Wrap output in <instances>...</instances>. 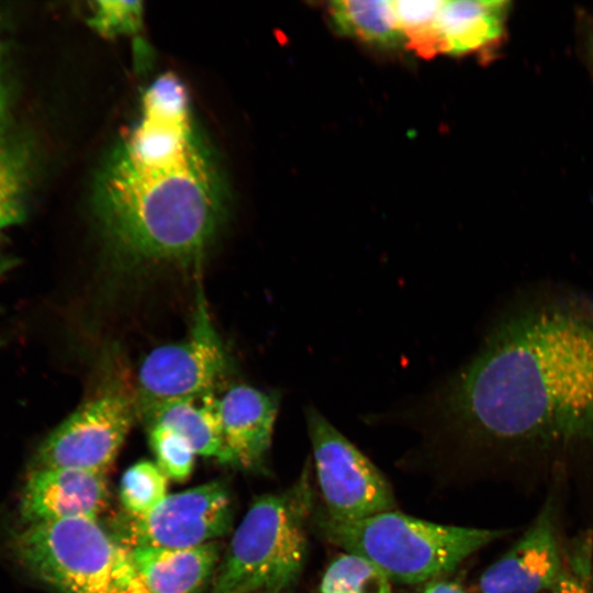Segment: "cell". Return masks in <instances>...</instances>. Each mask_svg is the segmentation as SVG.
<instances>
[{
  "label": "cell",
  "instance_id": "9a60e30c",
  "mask_svg": "<svg viewBox=\"0 0 593 593\" xmlns=\"http://www.w3.org/2000/svg\"><path fill=\"white\" fill-rule=\"evenodd\" d=\"M147 426L159 425L183 437L197 455L227 463L217 398L214 393L163 403L141 417Z\"/></svg>",
  "mask_w": 593,
  "mask_h": 593
},
{
  "label": "cell",
  "instance_id": "ba28073f",
  "mask_svg": "<svg viewBox=\"0 0 593 593\" xmlns=\"http://www.w3.org/2000/svg\"><path fill=\"white\" fill-rule=\"evenodd\" d=\"M226 368L223 344L199 287L189 335L180 343L153 349L139 366L135 384L138 417L168 401L212 393Z\"/></svg>",
  "mask_w": 593,
  "mask_h": 593
},
{
  "label": "cell",
  "instance_id": "4fadbf2b",
  "mask_svg": "<svg viewBox=\"0 0 593 593\" xmlns=\"http://www.w3.org/2000/svg\"><path fill=\"white\" fill-rule=\"evenodd\" d=\"M133 569L150 593H201L221 559L217 541L190 548L127 549Z\"/></svg>",
  "mask_w": 593,
  "mask_h": 593
},
{
  "label": "cell",
  "instance_id": "2e32d148",
  "mask_svg": "<svg viewBox=\"0 0 593 593\" xmlns=\"http://www.w3.org/2000/svg\"><path fill=\"white\" fill-rule=\"evenodd\" d=\"M326 11L339 35L385 51L405 47L392 1L336 0L327 3Z\"/></svg>",
  "mask_w": 593,
  "mask_h": 593
},
{
  "label": "cell",
  "instance_id": "603a6c76",
  "mask_svg": "<svg viewBox=\"0 0 593 593\" xmlns=\"http://www.w3.org/2000/svg\"><path fill=\"white\" fill-rule=\"evenodd\" d=\"M549 593H593L592 545L589 540L573 550Z\"/></svg>",
  "mask_w": 593,
  "mask_h": 593
},
{
  "label": "cell",
  "instance_id": "44dd1931",
  "mask_svg": "<svg viewBox=\"0 0 593 593\" xmlns=\"http://www.w3.org/2000/svg\"><path fill=\"white\" fill-rule=\"evenodd\" d=\"M157 466L174 481H186L194 467L195 452L176 432L159 425L147 426Z\"/></svg>",
  "mask_w": 593,
  "mask_h": 593
},
{
  "label": "cell",
  "instance_id": "e0dca14e",
  "mask_svg": "<svg viewBox=\"0 0 593 593\" xmlns=\"http://www.w3.org/2000/svg\"><path fill=\"white\" fill-rule=\"evenodd\" d=\"M34 176L32 147L11 136L0 148V232L25 219Z\"/></svg>",
  "mask_w": 593,
  "mask_h": 593
},
{
  "label": "cell",
  "instance_id": "d6986e66",
  "mask_svg": "<svg viewBox=\"0 0 593 593\" xmlns=\"http://www.w3.org/2000/svg\"><path fill=\"white\" fill-rule=\"evenodd\" d=\"M444 1H392L405 47L423 57L440 53L438 15Z\"/></svg>",
  "mask_w": 593,
  "mask_h": 593
},
{
  "label": "cell",
  "instance_id": "6da1fadb",
  "mask_svg": "<svg viewBox=\"0 0 593 593\" xmlns=\"http://www.w3.org/2000/svg\"><path fill=\"white\" fill-rule=\"evenodd\" d=\"M404 413L412 455L452 483L491 452L593 439V300L536 299L507 310L474 356Z\"/></svg>",
  "mask_w": 593,
  "mask_h": 593
},
{
  "label": "cell",
  "instance_id": "8992f818",
  "mask_svg": "<svg viewBox=\"0 0 593 593\" xmlns=\"http://www.w3.org/2000/svg\"><path fill=\"white\" fill-rule=\"evenodd\" d=\"M136 417L135 385L121 366L108 365L92 394L40 444L31 468H75L104 473Z\"/></svg>",
  "mask_w": 593,
  "mask_h": 593
},
{
  "label": "cell",
  "instance_id": "277c9868",
  "mask_svg": "<svg viewBox=\"0 0 593 593\" xmlns=\"http://www.w3.org/2000/svg\"><path fill=\"white\" fill-rule=\"evenodd\" d=\"M312 527L327 542L368 562L391 583L441 579L505 530L445 525L398 511L337 521L314 510Z\"/></svg>",
  "mask_w": 593,
  "mask_h": 593
},
{
  "label": "cell",
  "instance_id": "9c48e42d",
  "mask_svg": "<svg viewBox=\"0 0 593 593\" xmlns=\"http://www.w3.org/2000/svg\"><path fill=\"white\" fill-rule=\"evenodd\" d=\"M233 502L223 481L214 480L167 495L143 516L120 523L121 546L190 548L214 541L232 525Z\"/></svg>",
  "mask_w": 593,
  "mask_h": 593
},
{
  "label": "cell",
  "instance_id": "30bf717a",
  "mask_svg": "<svg viewBox=\"0 0 593 593\" xmlns=\"http://www.w3.org/2000/svg\"><path fill=\"white\" fill-rule=\"evenodd\" d=\"M109 492L103 472L75 468H31L19 501L24 526L60 519H97Z\"/></svg>",
  "mask_w": 593,
  "mask_h": 593
},
{
  "label": "cell",
  "instance_id": "7402d4cb",
  "mask_svg": "<svg viewBox=\"0 0 593 593\" xmlns=\"http://www.w3.org/2000/svg\"><path fill=\"white\" fill-rule=\"evenodd\" d=\"M142 12L138 1H99L92 9L90 24L104 35L135 33Z\"/></svg>",
  "mask_w": 593,
  "mask_h": 593
},
{
  "label": "cell",
  "instance_id": "cb8c5ba5",
  "mask_svg": "<svg viewBox=\"0 0 593 593\" xmlns=\"http://www.w3.org/2000/svg\"><path fill=\"white\" fill-rule=\"evenodd\" d=\"M9 43L4 24L0 21V148L9 141L11 111L13 102L10 72Z\"/></svg>",
  "mask_w": 593,
  "mask_h": 593
},
{
  "label": "cell",
  "instance_id": "5bb4252c",
  "mask_svg": "<svg viewBox=\"0 0 593 593\" xmlns=\"http://www.w3.org/2000/svg\"><path fill=\"white\" fill-rule=\"evenodd\" d=\"M508 11L504 0L444 1L437 23L440 53L463 55L495 43Z\"/></svg>",
  "mask_w": 593,
  "mask_h": 593
},
{
  "label": "cell",
  "instance_id": "4316f807",
  "mask_svg": "<svg viewBox=\"0 0 593 593\" xmlns=\"http://www.w3.org/2000/svg\"><path fill=\"white\" fill-rule=\"evenodd\" d=\"M15 265V260L12 257L0 255V278L11 270Z\"/></svg>",
  "mask_w": 593,
  "mask_h": 593
},
{
  "label": "cell",
  "instance_id": "8fae6325",
  "mask_svg": "<svg viewBox=\"0 0 593 593\" xmlns=\"http://www.w3.org/2000/svg\"><path fill=\"white\" fill-rule=\"evenodd\" d=\"M564 561L550 502L524 535L480 577L481 593H540L557 582Z\"/></svg>",
  "mask_w": 593,
  "mask_h": 593
},
{
  "label": "cell",
  "instance_id": "7a4b0ae2",
  "mask_svg": "<svg viewBox=\"0 0 593 593\" xmlns=\"http://www.w3.org/2000/svg\"><path fill=\"white\" fill-rule=\"evenodd\" d=\"M92 206L108 253L125 268L201 262L224 220L225 183L174 74L146 88L96 177Z\"/></svg>",
  "mask_w": 593,
  "mask_h": 593
},
{
  "label": "cell",
  "instance_id": "7c38bea8",
  "mask_svg": "<svg viewBox=\"0 0 593 593\" xmlns=\"http://www.w3.org/2000/svg\"><path fill=\"white\" fill-rule=\"evenodd\" d=\"M279 394L236 384L217 398L227 463L261 469L270 450L279 409Z\"/></svg>",
  "mask_w": 593,
  "mask_h": 593
},
{
  "label": "cell",
  "instance_id": "52a82bcc",
  "mask_svg": "<svg viewBox=\"0 0 593 593\" xmlns=\"http://www.w3.org/2000/svg\"><path fill=\"white\" fill-rule=\"evenodd\" d=\"M313 465L324 506L337 521H357L396 510L382 472L315 407L305 410Z\"/></svg>",
  "mask_w": 593,
  "mask_h": 593
},
{
  "label": "cell",
  "instance_id": "ffe728a7",
  "mask_svg": "<svg viewBox=\"0 0 593 593\" xmlns=\"http://www.w3.org/2000/svg\"><path fill=\"white\" fill-rule=\"evenodd\" d=\"M168 477L156 462L141 460L125 470L120 499L127 515L143 516L167 497Z\"/></svg>",
  "mask_w": 593,
  "mask_h": 593
},
{
  "label": "cell",
  "instance_id": "ac0fdd59",
  "mask_svg": "<svg viewBox=\"0 0 593 593\" xmlns=\"http://www.w3.org/2000/svg\"><path fill=\"white\" fill-rule=\"evenodd\" d=\"M315 593H392V589L368 562L343 552L326 567Z\"/></svg>",
  "mask_w": 593,
  "mask_h": 593
},
{
  "label": "cell",
  "instance_id": "484cf974",
  "mask_svg": "<svg viewBox=\"0 0 593 593\" xmlns=\"http://www.w3.org/2000/svg\"><path fill=\"white\" fill-rule=\"evenodd\" d=\"M113 593H150L138 580L136 573Z\"/></svg>",
  "mask_w": 593,
  "mask_h": 593
},
{
  "label": "cell",
  "instance_id": "d4e9b609",
  "mask_svg": "<svg viewBox=\"0 0 593 593\" xmlns=\"http://www.w3.org/2000/svg\"><path fill=\"white\" fill-rule=\"evenodd\" d=\"M413 593H466L461 584L444 578L425 583Z\"/></svg>",
  "mask_w": 593,
  "mask_h": 593
},
{
  "label": "cell",
  "instance_id": "3957f363",
  "mask_svg": "<svg viewBox=\"0 0 593 593\" xmlns=\"http://www.w3.org/2000/svg\"><path fill=\"white\" fill-rule=\"evenodd\" d=\"M314 501L307 460L289 488L253 502L216 568L209 593H290L306 563Z\"/></svg>",
  "mask_w": 593,
  "mask_h": 593
},
{
  "label": "cell",
  "instance_id": "5b68a950",
  "mask_svg": "<svg viewBox=\"0 0 593 593\" xmlns=\"http://www.w3.org/2000/svg\"><path fill=\"white\" fill-rule=\"evenodd\" d=\"M13 551L24 569L60 593H113L135 574L127 549L93 518L24 526Z\"/></svg>",
  "mask_w": 593,
  "mask_h": 593
}]
</instances>
